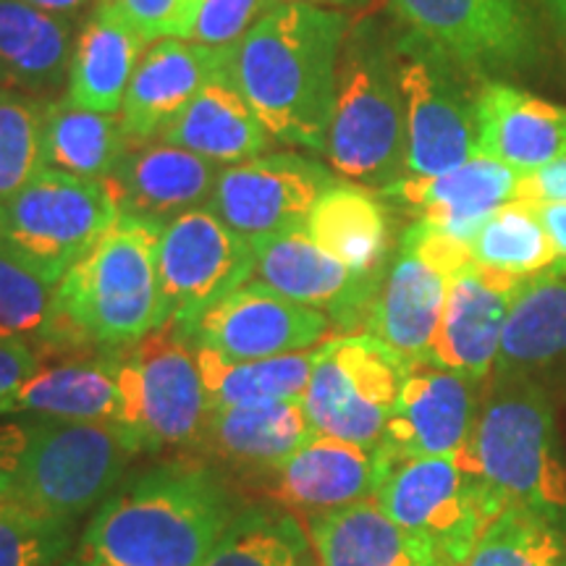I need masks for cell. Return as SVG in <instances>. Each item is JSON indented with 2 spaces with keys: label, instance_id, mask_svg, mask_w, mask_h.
Returning <instances> with one entry per match:
<instances>
[{
  "label": "cell",
  "instance_id": "obj_1",
  "mask_svg": "<svg viewBox=\"0 0 566 566\" xmlns=\"http://www.w3.org/2000/svg\"><path fill=\"white\" fill-rule=\"evenodd\" d=\"M239 512L216 467L155 464L118 483L61 566H202Z\"/></svg>",
  "mask_w": 566,
  "mask_h": 566
},
{
  "label": "cell",
  "instance_id": "obj_2",
  "mask_svg": "<svg viewBox=\"0 0 566 566\" xmlns=\"http://www.w3.org/2000/svg\"><path fill=\"white\" fill-rule=\"evenodd\" d=\"M346 30L342 11L279 3L244 40L223 48L226 74L273 139L325 155Z\"/></svg>",
  "mask_w": 566,
  "mask_h": 566
},
{
  "label": "cell",
  "instance_id": "obj_3",
  "mask_svg": "<svg viewBox=\"0 0 566 566\" xmlns=\"http://www.w3.org/2000/svg\"><path fill=\"white\" fill-rule=\"evenodd\" d=\"M163 226L134 216L118 221L55 283L38 352H111L163 325L158 244Z\"/></svg>",
  "mask_w": 566,
  "mask_h": 566
},
{
  "label": "cell",
  "instance_id": "obj_4",
  "mask_svg": "<svg viewBox=\"0 0 566 566\" xmlns=\"http://www.w3.org/2000/svg\"><path fill=\"white\" fill-rule=\"evenodd\" d=\"M457 457L504 509H530L566 527V462L554 405L535 378H493Z\"/></svg>",
  "mask_w": 566,
  "mask_h": 566
},
{
  "label": "cell",
  "instance_id": "obj_5",
  "mask_svg": "<svg viewBox=\"0 0 566 566\" xmlns=\"http://www.w3.org/2000/svg\"><path fill=\"white\" fill-rule=\"evenodd\" d=\"M325 155L344 179L378 192L407 176L399 59L394 38L373 19L346 30Z\"/></svg>",
  "mask_w": 566,
  "mask_h": 566
},
{
  "label": "cell",
  "instance_id": "obj_6",
  "mask_svg": "<svg viewBox=\"0 0 566 566\" xmlns=\"http://www.w3.org/2000/svg\"><path fill=\"white\" fill-rule=\"evenodd\" d=\"M137 454H142L139 443L122 424L34 417L27 422V443L13 470L11 495L76 525L116 491Z\"/></svg>",
  "mask_w": 566,
  "mask_h": 566
},
{
  "label": "cell",
  "instance_id": "obj_7",
  "mask_svg": "<svg viewBox=\"0 0 566 566\" xmlns=\"http://www.w3.org/2000/svg\"><path fill=\"white\" fill-rule=\"evenodd\" d=\"M118 216L105 181L42 168L11 200L0 202V242L55 286Z\"/></svg>",
  "mask_w": 566,
  "mask_h": 566
},
{
  "label": "cell",
  "instance_id": "obj_8",
  "mask_svg": "<svg viewBox=\"0 0 566 566\" xmlns=\"http://www.w3.org/2000/svg\"><path fill=\"white\" fill-rule=\"evenodd\" d=\"M409 365L380 338L346 334L325 338L315 349L302 407L317 436L378 449Z\"/></svg>",
  "mask_w": 566,
  "mask_h": 566
},
{
  "label": "cell",
  "instance_id": "obj_9",
  "mask_svg": "<svg viewBox=\"0 0 566 566\" xmlns=\"http://www.w3.org/2000/svg\"><path fill=\"white\" fill-rule=\"evenodd\" d=\"M122 424L142 454L200 446L210 401L195 349L171 325L118 352Z\"/></svg>",
  "mask_w": 566,
  "mask_h": 566
},
{
  "label": "cell",
  "instance_id": "obj_10",
  "mask_svg": "<svg viewBox=\"0 0 566 566\" xmlns=\"http://www.w3.org/2000/svg\"><path fill=\"white\" fill-rule=\"evenodd\" d=\"M407 122V176H436L478 155L475 76L433 42L405 30L394 38Z\"/></svg>",
  "mask_w": 566,
  "mask_h": 566
},
{
  "label": "cell",
  "instance_id": "obj_11",
  "mask_svg": "<svg viewBox=\"0 0 566 566\" xmlns=\"http://www.w3.org/2000/svg\"><path fill=\"white\" fill-rule=\"evenodd\" d=\"M375 501L396 525L422 537L441 566L462 564L488 522L504 512L457 454L396 462Z\"/></svg>",
  "mask_w": 566,
  "mask_h": 566
},
{
  "label": "cell",
  "instance_id": "obj_12",
  "mask_svg": "<svg viewBox=\"0 0 566 566\" xmlns=\"http://www.w3.org/2000/svg\"><path fill=\"white\" fill-rule=\"evenodd\" d=\"M252 275V242L208 208L189 210L163 226L158 244L163 325L189 328L210 307L250 283Z\"/></svg>",
  "mask_w": 566,
  "mask_h": 566
},
{
  "label": "cell",
  "instance_id": "obj_13",
  "mask_svg": "<svg viewBox=\"0 0 566 566\" xmlns=\"http://www.w3.org/2000/svg\"><path fill=\"white\" fill-rule=\"evenodd\" d=\"M336 179L321 160L273 153L221 168L208 210L247 239L304 231L310 210Z\"/></svg>",
  "mask_w": 566,
  "mask_h": 566
},
{
  "label": "cell",
  "instance_id": "obj_14",
  "mask_svg": "<svg viewBox=\"0 0 566 566\" xmlns=\"http://www.w3.org/2000/svg\"><path fill=\"white\" fill-rule=\"evenodd\" d=\"M405 30L433 42L472 76L520 71L535 38L520 0H394Z\"/></svg>",
  "mask_w": 566,
  "mask_h": 566
},
{
  "label": "cell",
  "instance_id": "obj_15",
  "mask_svg": "<svg viewBox=\"0 0 566 566\" xmlns=\"http://www.w3.org/2000/svg\"><path fill=\"white\" fill-rule=\"evenodd\" d=\"M334 328L331 317L315 307L275 294L265 283L250 281L208 313L176 331L192 349H208L233 363L310 352Z\"/></svg>",
  "mask_w": 566,
  "mask_h": 566
},
{
  "label": "cell",
  "instance_id": "obj_16",
  "mask_svg": "<svg viewBox=\"0 0 566 566\" xmlns=\"http://www.w3.org/2000/svg\"><path fill=\"white\" fill-rule=\"evenodd\" d=\"M254 250V281L275 294L315 307L346 334L365 331L380 275H359L334 254L321 250L307 231L273 233L250 239Z\"/></svg>",
  "mask_w": 566,
  "mask_h": 566
},
{
  "label": "cell",
  "instance_id": "obj_17",
  "mask_svg": "<svg viewBox=\"0 0 566 566\" xmlns=\"http://www.w3.org/2000/svg\"><path fill=\"white\" fill-rule=\"evenodd\" d=\"M480 386L449 367L412 365L378 451L391 467L415 457L459 454L475 424Z\"/></svg>",
  "mask_w": 566,
  "mask_h": 566
},
{
  "label": "cell",
  "instance_id": "obj_18",
  "mask_svg": "<svg viewBox=\"0 0 566 566\" xmlns=\"http://www.w3.org/2000/svg\"><path fill=\"white\" fill-rule=\"evenodd\" d=\"M520 283V275L485 268L475 260L451 275L441 328L428 363L462 373L478 384L493 378Z\"/></svg>",
  "mask_w": 566,
  "mask_h": 566
},
{
  "label": "cell",
  "instance_id": "obj_19",
  "mask_svg": "<svg viewBox=\"0 0 566 566\" xmlns=\"http://www.w3.org/2000/svg\"><path fill=\"white\" fill-rule=\"evenodd\" d=\"M388 472L391 462L378 449L315 433L273 472L268 495L307 520L375 499Z\"/></svg>",
  "mask_w": 566,
  "mask_h": 566
},
{
  "label": "cell",
  "instance_id": "obj_20",
  "mask_svg": "<svg viewBox=\"0 0 566 566\" xmlns=\"http://www.w3.org/2000/svg\"><path fill=\"white\" fill-rule=\"evenodd\" d=\"M449 279L451 273L436 260L399 239V250L388 260L363 334L380 338L409 365L428 363L441 328Z\"/></svg>",
  "mask_w": 566,
  "mask_h": 566
},
{
  "label": "cell",
  "instance_id": "obj_21",
  "mask_svg": "<svg viewBox=\"0 0 566 566\" xmlns=\"http://www.w3.org/2000/svg\"><path fill=\"white\" fill-rule=\"evenodd\" d=\"M218 176L221 163L153 139L132 142L105 184L124 216L166 226L208 205Z\"/></svg>",
  "mask_w": 566,
  "mask_h": 566
},
{
  "label": "cell",
  "instance_id": "obj_22",
  "mask_svg": "<svg viewBox=\"0 0 566 566\" xmlns=\"http://www.w3.org/2000/svg\"><path fill=\"white\" fill-rule=\"evenodd\" d=\"M522 174L504 163L475 155L462 166L436 176H401L380 189L386 200L415 212L451 237L470 244L488 216L516 200Z\"/></svg>",
  "mask_w": 566,
  "mask_h": 566
},
{
  "label": "cell",
  "instance_id": "obj_23",
  "mask_svg": "<svg viewBox=\"0 0 566 566\" xmlns=\"http://www.w3.org/2000/svg\"><path fill=\"white\" fill-rule=\"evenodd\" d=\"M221 69L223 48L176 38L155 42L134 69L122 105V124L129 139H160Z\"/></svg>",
  "mask_w": 566,
  "mask_h": 566
},
{
  "label": "cell",
  "instance_id": "obj_24",
  "mask_svg": "<svg viewBox=\"0 0 566 566\" xmlns=\"http://www.w3.org/2000/svg\"><path fill=\"white\" fill-rule=\"evenodd\" d=\"M478 153L516 174H533L566 155V108L516 90L488 82L475 103Z\"/></svg>",
  "mask_w": 566,
  "mask_h": 566
},
{
  "label": "cell",
  "instance_id": "obj_25",
  "mask_svg": "<svg viewBox=\"0 0 566 566\" xmlns=\"http://www.w3.org/2000/svg\"><path fill=\"white\" fill-rule=\"evenodd\" d=\"M118 352H84L45 365L19 391L0 401V417L32 415L51 420L122 424ZM124 428V424H122Z\"/></svg>",
  "mask_w": 566,
  "mask_h": 566
},
{
  "label": "cell",
  "instance_id": "obj_26",
  "mask_svg": "<svg viewBox=\"0 0 566 566\" xmlns=\"http://www.w3.org/2000/svg\"><path fill=\"white\" fill-rule=\"evenodd\" d=\"M74 30L63 13L0 0V80L6 90L53 103L69 84Z\"/></svg>",
  "mask_w": 566,
  "mask_h": 566
},
{
  "label": "cell",
  "instance_id": "obj_27",
  "mask_svg": "<svg viewBox=\"0 0 566 566\" xmlns=\"http://www.w3.org/2000/svg\"><path fill=\"white\" fill-rule=\"evenodd\" d=\"M313 436L302 401L212 407L200 446L242 475L271 478Z\"/></svg>",
  "mask_w": 566,
  "mask_h": 566
},
{
  "label": "cell",
  "instance_id": "obj_28",
  "mask_svg": "<svg viewBox=\"0 0 566 566\" xmlns=\"http://www.w3.org/2000/svg\"><path fill=\"white\" fill-rule=\"evenodd\" d=\"M137 27L113 0H101L76 38L66 84V101L84 111L122 113L126 90L145 48Z\"/></svg>",
  "mask_w": 566,
  "mask_h": 566
},
{
  "label": "cell",
  "instance_id": "obj_29",
  "mask_svg": "<svg viewBox=\"0 0 566 566\" xmlns=\"http://www.w3.org/2000/svg\"><path fill=\"white\" fill-rule=\"evenodd\" d=\"M566 363V260L527 275L509 310L493 378H535Z\"/></svg>",
  "mask_w": 566,
  "mask_h": 566
},
{
  "label": "cell",
  "instance_id": "obj_30",
  "mask_svg": "<svg viewBox=\"0 0 566 566\" xmlns=\"http://www.w3.org/2000/svg\"><path fill=\"white\" fill-rule=\"evenodd\" d=\"M307 537L317 566H441L436 551L375 499L307 516Z\"/></svg>",
  "mask_w": 566,
  "mask_h": 566
},
{
  "label": "cell",
  "instance_id": "obj_31",
  "mask_svg": "<svg viewBox=\"0 0 566 566\" xmlns=\"http://www.w3.org/2000/svg\"><path fill=\"white\" fill-rule=\"evenodd\" d=\"M271 132L244 101L226 69L197 92L195 101L160 137L166 145L184 147L221 166L258 158L271 147Z\"/></svg>",
  "mask_w": 566,
  "mask_h": 566
},
{
  "label": "cell",
  "instance_id": "obj_32",
  "mask_svg": "<svg viewBox=\"0 0 566 566\" xmlns=\"http://www.w3.org/2000/svg\"><path fill=\"white\" fill-rule=\"evenodd\" d=\"M307 237L359 275H380L388 265V212L365 187L336 181L310 210Z\"/></svg>",
  "mask_w": 566,
  "mask_h": 566
},
{
  "label": "cell",
  "instance_id": "obj_33",
  "mask_svg": "<svg viewBox=\"0 0 566 566\" xmlns=\"http://www.w3.org/2000/svg\"><path fill=\"white\" fill-rule=\"evenodd\" d=\"M42 145H45L48 168L105 181L116 171L132 139L124 129L122 116L84 111L63 97L45 105Z\"/></svg>",
  "mask_w": 566,
  "mask_h": 566
},
{
  "label": "cell",
  "instance_id": "obj_34",
  "mask_svg": "<svg viewBox=\"0 0 566 566\" xmlns=\"http://www.w3.org/2000/svg\"><path fill=\"white\" fill-rule=\"evenodd\" d=\"M315 349L247 359V363H233L216 352L195 349L210 409L302 401L310 375H313Z\"/></svg>",
  "mask_w": 566,
  "mask_h": 566
},
{
  "label": "cell",
  "instance_id": "obj_35",
  "mask_svg": "<svg viewBox=\"0 0 566 566\" xmlns=\"http://www.w3.org/2000/svg\"><path fill=\"white\" fill-rule=\"evenodd\" d=\"M313 556L307 530L292 514L247 506L202 566H310Z\"/></svg>",
  "mask_w": 566,
  "mask_h": 566
},
{
  "label": "cell",
  "instance_id": "obj_36",
  "mask_svg": "<svg viewBox=\"0 0 566 566\" xmlns=\"http://www.w3.org/2000/svg\"><path fill=\"white\" fill-rule=\"evenodd\" d=\"M459 566H566V527L546 514L506 506Z\"/></svg>",
  "mask_w": 566,
  "mask_h": 566
},
{
  "label": "cell",
  "instance_id": "obj_37",
  "mask_svg": "<svg viewBox=\"0 0 566 566\" xmlns=\"http://www.w3.org/2000/svg\"><path fill=\"white\" fill-rule=\"evenodd\" d=\"M472 260L512 275L541 273L558 260L546 229L537 221L530 202H506L488 216L470 242Z\"/></svg>",
  "mask_w": 566,
  "mask_h": 566
},
{
  "label": "cell",
  "instance_id": "obj_38",
  "mask_svg": "<svg viewBox=\"0 0 566 566\" xmlns=\"http://www.w3.org/2000/svg\"><path fill=\"white\" fill-rule=\"evenodd\" d=\"M45 105L19 92H0V202L48 168L42 145Z\"/></svg>",
  "mask_w": 566,
  "mask_h": 566
},
{
  "label": "cell",
  "instance_id": "obj_39",
  "mask_svg": "<svg viewBox=\"0 0 566 566\" xmlns=\"http://www.w3.org/2000/svg\"><path fill=\"white\" fill-rule=\"evenodd\" d=\"M74 525L9 499L0 501V566H59L74 548Z\"/></svg>",
  "mask_w": 566,
  "mask_h": 566
},
{
  "label": "cell",
  "instance_id": "obj_40",
  "mask_svg": "<svg viewBox=\"0 0 566 566\" xmlns=\"http://www.w3.org/2000/svg\"><path fill=\"white\" fill-rule=\"evenodd\" d=\"M53 292L55 286L0 242V338L38 342L51 315Z\"/></svg>",
  "mask_w": 566,
  "mask_h": 566
},
{
  "label": "cell",
  "instance_id": "obj_41",
  "mask_svg": "<svg viewBox=\"0 0 566 566\" xmlns=\"http://www.w3.org/2000/svg\"><path fill=\"white\" fill-rule=\"evenodd\" d=\"M283 0H202L189 40L208 48H231Z\"/></svg>",
  "mask_w": 566,
  "mask_h": 566
},
{
  "label": "cell",
  "instance_id": "obj_42",
  "mask_svg": "<svg viewBox=\"0 0 566 566\" xmlns=\"http://www.w3.org/2000/svg\"><path fill=\"white\" fill-rule=\"evenodd\" d=\"M147 42L184 40V0H113Z\"/></svg>",
  "mask_w": 566,
  "mask_h": 566
},
{
  "label": "cell",
  "instance_id": "obj_43",
  "mask_svg": "<svg viewBox=\"0 0 566 566\" xmlns=\"http://www.w3.org/2000/svg\"><path fill=\"white\" fill-rule=\"evenodd\" d=\"M42 363L45 359L32 342L0 338V401L19 391L40 370Z\"/></svg>",
  "mask_w": 566,
  "mask_h": 566
},
{
  "label": "cell",
  "instance_id": "obj_44",
  "mask_svg": "<svg viewBox=\"0 0 566 566\" xmlns=\"http://www.w3.org/2000/svg\"><path fill=\"white\" fill-rule=\"evenodd\" d=\"M520 202H564L566 205V155L533 174H522Z\"/></svg>",
  "mask_w": 566,
  "mask_h": 566
},
{
  "label": "cell",
  "instance_id": "obj_45",
  "mask_svg": "<svg viewBox=\"0 0 566 566\" xmlns=\"http://www.w3.org/2000/svg\"><path fill=\"white\" fill-rule=\"evenodd\" d=\"M533 205L537 221L546 229L551 244L558 260H566V205L564 202H530Z\"/></svg>",
  "mask_w": 566,
  "mask_h": 566
},
{
  "label": "cell",
  "instance_id": "obj_46",
  "mask_svg": "<svg viewBox=\"0 0 566 566\" xmlns=\"http://www.w3.org/2000/svg\"><path fill=\"white\" fill-rule=\"evenodd\" d=\"M24 3H32V6H38V9L63 13V17H66V13L80 11L82 6L92 3V0H24Z\"/></svg>",
  "mask_w": 566,
  "mask_h": 566
},
{
  "label": "cell",
  "instance_id": "obj_47",
  "mask_svg": "<svg viewBox=\"0 0 566 566\" xmlns=\"http://www.w3.org/2000/svg\"><path fill=\"white\" fill-rule=\"evenodd\" d=\"M200 3L202 0H184V40H189V34H192V24Z\"/></svg>",
  "mask_w": 566,
  "mask_h": 566
},
{
  "label": "cell",
  "instance_id": "obj_48",
  "mask_svg": "<svg viewBox=\"0 0 566 566\" xmlns=\"http://www.w3.org/2000/svg\"><path fill=\"white\" fill-rule=\"evenodd\" d=\"M283 3H304V6H354V3H365V0H283Z\"/></svg>",
  "mask_w": 566,
  "mask_h": 566
},
{
  "label": "cell",
  "instance_id": "obj_49",
  "mask_svg": "<svg viewBox=\"0 0 566 566\" xmlns=\"http://www.w3.org/2000/svg\"><path fill=\"white\" fill-rule=\"evenodd\" d=\"M548 6H551V9H554L556 17L566 24V0H548Z\"/></svg>",
  "mask_w": 566,
  "mask_h": 566
},
{
  "label": "cell",
  "instance_id": "obj_50",
  "mask_svg": "<svg viewBox=\"0 0 566 566\" xmlns=\"http://www.w3.org/2000/svg\"><path fill=\"white\" fill-rule=\"evenodd\" d=\"M11 495V480L9 478H0V501L9 499Z\"/></svg>",
  "mask_w": 566,
  "mask_h": 566
},
{
  "label": "cell",
  "instance_id": "obj_51",
  "mask_svg": "<svg viewBox=\"0 0 566 566\" xmlns=\"http://www.w3.org/2000/svg\"><path fill=\"white\" fill-rule=\"evenodd\" d=\"M0 92H9V90H6V84H3V80H0Z\"/></svg>",
  "mask_w": 566,
  "mask_h": 566
},
{
  "label": "cell",
  "instance_id": "obj_52",
  "mask_svg": "<svg viewBox=\"0 0 566 566\" xmlns=\"http://www.w3.org/2000/svg\"><path fill=\"white\" fill-rule=\"evenodd\" d=\"M59 566H61V564H59Z\"/></svg>",
  "mask_w": 566,
  "mask_h": 566
}]
</instances>
